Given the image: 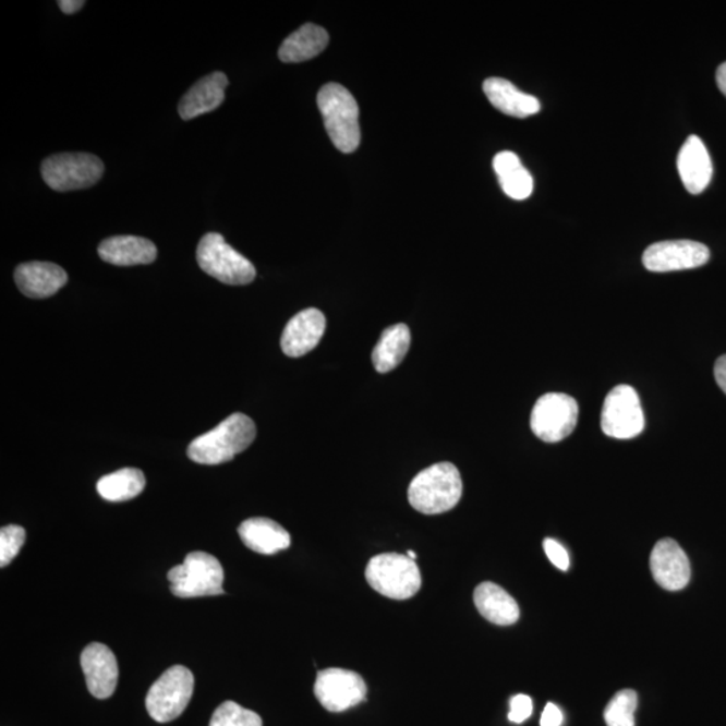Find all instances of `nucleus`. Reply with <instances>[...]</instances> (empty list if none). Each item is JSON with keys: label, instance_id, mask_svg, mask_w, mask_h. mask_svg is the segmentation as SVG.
Segmentation results:
<instances>
[{"label": "nucleus", "instance_id": "nucleus-1", "mask_svg": "<svg viewBox=\"0 0 726 726\" xmlns=\"http://www.w3.org/2000/svg\"><path fill=\"white\" fill-rule=\"evenodd\" d=\"M256 439V425L244 413L230 414L215 429L194 439L187 448L195 463L216 465L230 462Z\"/></svg>", "mask_w": 726, "mask_h": 726}, {"label": "nucleus", "instance_id": "nucleus-2", "mask_svg": "<svg viewBox=\"0 0 726 726\" xmlns=\"http://www.w3.org/2000/svg\"><path fill=\"white\" fill-rule=\"evenodd\" d=\"M463 494L460 472L452 463L444 462L420 472L409 484L408 499L414 510L426 516L443 515L459 504Z\"/></svg>", "mask_w": 726, "mask_h": 726}, {"label": "nucleus", "instance_id": "nucleus-3", "mask_svg": "<svg viewBox=\"0 0 726 726\" xmlns=\"http://www.w3.org/2000/svg\"><path fill=\"white\" fill-rule=\"evenodd\" d=\"M318 107L328 136L339 152L354 153L361 143L360 108L344 86L330 83L322 86Z\"/></svg>", "mask_w": 726, "mask_h": 726}, {"label": "nucleus", "instance_id": "nucleus-4", "mask_svg": "<svg viewBox=\"0 0 726 726\" xmlns=\"http://www.w3.org/2000/svg\"><path fill=\"white\" fill-rule=\"evenodd\" d=\"M365 576L374 591L395 601H408L422 588V574L416 561L399 553L373 557Z\"/></svg>", "mask_w": 726, "mask_h": 726}, {"label": "nucleus", "instance_id": "nucleus-5", "mask_svg": "<svg viewBox=\"0 0 726 726\" xmlns=\"http://www.w3.org/2000/svg\"><path fill=\"white\" fill-rule=\"evenodd\" d=\"M167 579L172 595L182 598L222 595L223 569L215 556L193 552L182 565L171 568Z\"/></svg>", "mask_w": 726, "mask_h": 726}, {"label": "nucleus", "instance_id": "nucleus-6", "mask_svg": "<svg viewBox=\"0 0 726 726\" xmlns=\"http://www.w3.org/2000/svg\"><path fill=\"white\" fill-rule=\"evenodd\" d=\"M204 273L228 286H246L256 279V268L218 233H207L197 247Z\"/></svg>", "mask_w": 726, "mask_h": 726}, {"label": "nucleus", "instance_id": "nucleus-7", "mask_svg": "<svg viewBox=\"0 0 726 726\" xmlns=\"http://www.w3.org/2000/svg\"><path fill=\"white\" fill-rule=\"evenodd\" d=\"M194 676L187 667L171 666L161 674L146 697L149 716L157 723H170L181 716L192 700Z\"/></svg>", "mask_w": 726, "mask_h": 726}, {"label": "nucleus", "instance_id": "nucleus-8", "mask_svg": "<svg viewBox=\"0 0 726 726\" xmlns=\"http://www.w3.org/2000/svg\"><path fill=\"white\" fill-rule=\"evenodd\" d=\"M40 172L50 189L66 193L94 186L101 180L104 164L92 154H57L43 161Z\"/></svg>", "mask_w": 726, "mask_h": 726}, {"label": "nucleus", "instance_id": "nucleus-9", "mask_svg": "<svg viewBox=\"0 0 726 726\" xmlns=\"http://www.w3.org/2000/svg\"><path fill=\"white\" fill-rule=\"evenodd\" d=\"M644 423L641 399L631 386H616L605 397L602 411L605 435L620 440L633 439L642 434Z\"/></svg>", "mask_w": 726, "mask_h": 726}, {"label": "nucleus", "instance_id": "nucleus-10", "mask_svg": "<svg viewBox=\"0 0 726 726\" xmlns=\"http://www.w3.org/2000/svg\"><path fill=\"white\" fill-rule=\"evenodd\" d=\"M578 402L565 394H546L533 408L530 426L539 439L557 443L568 437L578 425Z\"/></svg>", "mask_w": 726, "mask_h": 726}, {"label": "nucleus", "instance_id": "nucleus-11", "mask_svg": "<svg viewBox=\"0 0 726 726\" xmlns=\"http://www.w3.org/2000/svg\"><path fill=\"white\" fill-rule=\"evenodd\" d=\"M314 691L326 711L339 713L365 701L367 688L360 674L332 667L318 673Z\"/></svg>", "mask_w": 726, "mask_h": 726}, {"label": "nucleus", "instance_id": "nucleus-12", "mask_svg": "<svg viewBox=\"0 0 726 726\" xmlns=\"http://www.w3.org/2000/svg\"><path fill=\"white\" fill-rule=\"evenodd\" d=\"M711 258L704 244L690 240L661 241L643 253L644 267L651 273H674L702 267Z\"/></svg>", "mask_w": 726, "mask_h": 726}, {"label": "nucleus", "instance_id": "nucleus-13", "mask_svg": "<svg viewBox=\"0 0 726 726\" xmlns=\"http://www.w3.org/2000/svg\"><path fill=\"white\" fill-rule=\"evenodd\" d=\"M81 667H83L86 686L92 695L99 700H107L114 693L119 678L118 661L106 644L86 645L81 654Z\"/></svg>", "mask_w": 726, "mask_h": 726}, {"label": "nucleus", "instance_id": "nucleus-14", "mask_svg": "<svg viewBox=\"0 0 726 726\" xmlns=\"http://www.w3.org/2000/svg\"><path fill=\"white\" fill-rule=\"evenodd\" d=\"M653 578L666 591H681L691 578L690 561L682 547L671 539L661 540L650 557Z\"/></svg>", "mask_w": 726, "mask_h": 726}, {"label": "nucleus", "instance_id": "nucleus-15", "mask_svg": "<svg viewBox=\"0 0 726 726\" xmlns=\"http://www.w3.org/2000/svg\"><path fill=\"white\" fill-rule=\"evenodd\" d=\"M326 330V318L322 311L307 308L288 322L281 337L282 353L292 359L303 356L319 344Z\"/></svg>", "mask_w": 726, "mask_h": 726}, {"label": "nucleus", "instance_id": "nucleus-16", "mask_svg": "<svg viewBox=\"0 0 726 726\" xmlns=\"http://www.w3.org/2000/svg\"><path fill=\"white\" fill-rule=\"evenodd\" d=\"M14 278L23 295L32 299L53 297L68 281L65 269L44 262L21 264L15 269Z\"/></svg>", "mask_w": 726, "mask_h": 726}, {"label": "nucleus", "instance_id": "nucleus-17", "mask_svg": "<svg viewBox=\"0 0 726 726\" xmlns=\"http://www.w3.org/2000/svg\"><path fill=\"white\" fill-rule=\"evenodd\" d=\"M683 186L691 194L704 192L712 181L713 165L704 142L691 135L683 143L677 160Z\"/></svg>", "mask_w": 726, "mask_h": 726}, {"label": "nucleus", "instance_id": "nucleus-18", "mask_svg": "<svg viewBox=\"0 0 726 726\" xmlns=\"http://www.w3.org/2000/svg\"><path fill=\"white\" fill-rule=\"evenodd\" d=\"M229 84L227 74L215 72L195 83L181 99L178 112L183 120H192L201 114L215 111L225 100V89Z\"/></svg>", "mask_w": 726, "mask_h": 726}, {"label": "nucleus", "instance_id": "nucleus-19", "mask_svg": "<svg viewBox=\"0 0 726 726\" xmlns=\"http://www.w3.org/2000/svg\"><path fill=\"white\" fill-rule=\"evenodd\" d=\"M99 256L108 264L131 267L154 263L157 261L158 250L153 241L137 235H114L101 242Z\"/></svg>", "mask_w": 726, "mask_h": 726}, {"label": "nucleus", "instance_id": "nucleus-20", "mask_svg": "<svg viewBox=\"0 0 726 726\" xmlns=\"http://www.w3.org/2000/svg\"><path fill=\"white\" fill-rule=\"evenodd\" d=\"M483 90L492 106L509 117L523 119L540 112L539 99L524 94L505 78H487L484 81Z\"/></svg>", "mask_w": 726, "mask_h": 726}, {"label": "nucleus", "instance_id": "nucleus-21", "mask_svg": "<svg viewBox=\"0 0 726 726\" xmlns=\"http://www.w3.org/2000/svg\"><path fill=\"white\" fill-rule=\"evenodd\" d=\"M242 543L261 555H276L291 545V535L278 522L269 518H251L240 524Z\"/></svg>", "mask_w": 726, "mask_h": 726}, {"label": "nucleus", "instance_id": "nucleus-22", "mask_svg": "<svg viewBox=\"0 0 726 726\" xmlns=\"http://www.w3.org/2000/svg\"><path fill=\"white\" fill-rule=\"evenodd\" d=\"M474 603L484 619L497 626H511L520 619V607L504 588L482 583L474 592Z\"/></svg>", "mask_w": 726, "mask_h": 726}, {"label": "nucleus", "instance_id": "nucleus-23", "mask_svg": "<svg viewBox=\"0 0 726 726\" xmlns=\"http://www.w3.org/2000/svg\"><path fill=\"white\" fill-rule=\"evenodd\" d=\"M325 28L307 23L285 39L279 49V59L286 63H299L313 60L328 45Z\"/></svg>", "mask_w": 726, "mask_h": 726}, {"label": "nucleus", "instance_id": "nucleus-24", "mask_svg": "<svg viewBox=\"0 0 726 726\" xmlns=\"http://www.w3.org/2000/svg\"><path fill=\"white\" fill-rule=\"evenodd\" d=\"M500 187L507 197L522 201L532 195L534 181L532 174L524 169L520 158L515 153L503 152L495 155L493 160Z\"/></svg>", "mask_w": 726, "mask_h": 726}, {"label": "nucleus", "instance_id": "nucleus-25", "mask_svg": "<svg viewBox=\"0 0 726 726\" xmlns=\"http://www.w3.org/2000/svg\"><path fill=\"white\" fill-rule=\"evenodd\" d=\"M411 348V330L400 323L386 328L373 350L372 360L378 373H389L400 365Z\"/></svg>", "mask_w": 726, "mask_h": 726}, {"label": "nucleus", "instance_id": "nucleus-26", "mask_svg": "<svg viewBox=\"0 0 726 726\" xmlns=\"http://www.w3.org/2000/svg\"><path fill=\"white\" fill-rule=\"evenodd\" d=\"M97 493L109 503L134 499L146 487V476L137 469H121L97 482Z\"/></svg>", "mask_w": 726, "mask_h": 726}, {"label": "nucleus", "instance_id": "nucleus-27", "mask_svg": "<svg viewBox=\"0 0 726 726\" xmlns=\"http://www.w3.org/2000/svg\"><path fill=\"white\" fill-rule=\"evenodd\" d=\"M637 707L638 694L636 691L631 689L619 691L605 707V724L607 726H636Z\"/></svg>", "mask_w": 726, "mask_h": 726}, {"label": "nucleus", "instance_id": "nucleus-28", "mask_svg": "<svg viewBox=\"0 0 726 726\" xmlns=\"http://www.w3.org/2000/svg\"><path fill=\"white\" fill-rule=\"evenodd\" d=\"M209 726H263V719L257 713L227 701L213 713Z\"/></svg>", "mask_w": 726, "mask_h": 726}, {"label": "nucleus", "instance_id": "nucleus-29", "mask_svg": "<svg viewBox=\"0 0 726 726\" xmlns=\"http://www.w3.org/2000/svg\"><path fill=\"white\" fill-rule=\"evenodd\" d=\"M25 541V529L19 524H9L0 530V567H8L14 560Z\"/></svg>", "mask_w": 726, "mask_h": 726}, {"label": "nucleus", "instance_id": "nucleus-30", "mask_svg": "<svg viewBox=\"0 0 726 726\" xmlns=\"http://www.w3.org/2000/svg\"><path fill=\"white\" fill-rule=\"evenodd\" d=\"M533 701L529 695L518 694L510 701L509 719L515 724H522L532 716Z\"/></svg>", "mask_w": 726, "mask_h": 726}, {"label": "nucleus", "instance_id": "nucleus-31", "mask_svg": "<svg viewBox=\"0 0 726 726\" xmlns=\"http://www.w3.org/2000/svg\"><path fill=\"white\" fill-rule=\"evenodd\" d=\"M544 550L547 558L550 562L555 565L556 568L561 570H568L570 560L567 549L556 540L546 539L544 541Z\"/></svg>", "mask_w": 726, "mask_h": 726}, {"label": "nucleus", "instance_id": "nucleus-32", "mask_svg": "<svg viewBox=\"0 0 726 726\" xmlns=\"http://www.w3.org/2000/svg\"><path fill=\"white\" fill-rule=\"evenodd\" d=\"M562 724V713L555 704H547L541 716V726H560Z\"/></svg>", "mask_w": 726, "mask_h": 726}, {"label": "nucleus", "instance_id": "nucleus-33", "mask_svg": "<svg viewBox=\"0 0 726 726\" xmlns=\"http://www.w3.org/2000/svg\"><path fill=\"white\" fill-rule=\"evenodd\" d=\"M714 377H716L719 389L726 395V354L719 356L716 365H714Z\"/></svg>", "mask_w": 726, "mask_h": 726}, {"label": "nucleus", "instance_id": "nucleus-34", "mask_svg": "<svg viewBox=\"0 0 726 726\" xmlns=\"http://www.w3.org/2000/svg\"><path fill=\"white\" fill-rule=\"evenodd\" d=\"M59 5L62 10V13L76 14L77 11L84 8L85 2H80V0H61Z\"/></svg>", "mask_w": 726, "mask_h": 726}, {"label": "nucleus", "instance_id": "nucleus-35", "mask_svg": "<svg viewBox=\"0 0 726 726\" xmlns=\"http://www.w3.org/2000/svg\"><path fill=\"white\" fill-rule=\"evenodd\" d=\"M716 80L719 90L726 96V62L717 69Z\"/></svg>", "mask_w": 726, "mask_h": 726}, {"label": "nucleus", "instance_id": "nucleus-36", "mask_svg": "<svg viewBox=\"0 0 726 726\" xmlns=\"http://www.w3.org/2000/svg\"><path fill=\"white\" fill-rule=\"evenodd\" d=\"M407 556L409 558H412V560H414V558H418V553H414L413 550H408Z\"/></svg>", "mask_w": 726, "mask_h": 726}]
</instances>
